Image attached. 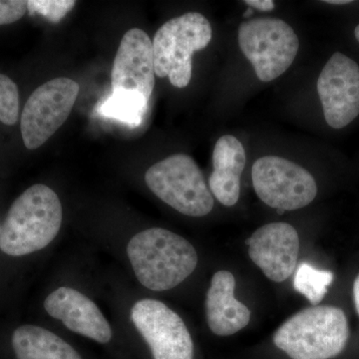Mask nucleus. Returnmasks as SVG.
<instances>
[{
    "label": "nucleus",
    "mask_w": 359,
    "mask_h": 359,
    "mask_svg": "<svg viewBox=\"0 0 359 359\" xmlns=\"http://www.w3.org/2000/svg\"><path fill=\"white\" fill-rule=\"evenodd\" d=\"M127 255L139 282L154 292L174 289L197 268L198 254L185 238L162 228L130 240Z\"/></svg>",
    "instance_id": "nucleus-1"
},
{
    "label": "nucleus",
    "mask_w": 359,
    "mask_h": 359,
    "mask_svg": "<svg viewBox=\"0 0 359 359\" xmlns=\"http://www.w3.org/2000/svg\"><path fill=\"white\" fill-rule=\"evenodd\" d=\"M62 218L57 194L41 184L30 187L9 209L0 231V250L21 257L44 249L58 235Z\"/></svg>",
    "instance_id": "nucleus-2"
},
{
    "label": "nucleus",
    "mask_w": 359,
    "mask_h": 359,
    "mask_svg": "<svg viewBox=\"0 0 359 359\" xmlns=\"http://www.w3.org/2000/svg\"><path fill=\"white\" fill-rule=\"evenodd\" d=\"M348 320L341 309L316 306L302 309L273 335V344L292 359H332L346 348Z\"/></svg>",
    "instance_id": "nucleus-3"
},
{
    "label": "nucleus",
    "mask_w": 359,
    "mask_h": 359,
    "mask_svg": "<svg viewBox=\"0 0 359 359\" xmlns=\"http://www.w3.org/2000/svg\"><path fill=\"white\" fill-rule=\"evenodd\" d=\"M209 20L199 13H188L164 23L153 39L156 76L169 78L177 88H185L192 78V56L212 40Z\"/></svg>",
    "instance_id": "nucleus-4"
},
{
    "label": "nucleus",
    "mask_w": 359,
    "mask_h": 359,
    "mask_svg": "<svg viewBox=\"0 0 359 359\" xmlns=\"http://www.w3.org/2000/svg\"><path fill=\"white\" fill-rule=\"evenodd\" d=\"M148 188L163 202L186 216L201 218L214 208V198L198 167L186 154L170 156L149 168Z\"/></svg>",
    "instance_id": "nucleus-5"
},
{
    "label": "nucleus",
    "mask_w": 359,
    "mask_h": 359,
    "mask_svg": "<svg viewBox=\"0 0 359 359\" xmlns=\"http://www.w3.org/2000/svg\"><path fill=\"white\" fill-rule=\"evenodd\" d=\"M238 45L257 78L271 82L294 63L299 40L292 26L280 18H255L238 26Z\"/></svg>",
    "instance_id": "nucleus-6"
},
{
    "label": "nucleus",
    "mask_w": 359,
    "mask_h": 359,
    "mask_svg": "<svg viewBox=\"0 0 359 359\" xmlns=\"http://www.w3.org/2000/svg\"><path fill=\"white\" fill-rule=\"evenodd\" d=\"M252 180L257 197L280 214L306 207L318 194L316 180L308 170L278 156L257 159Z\"/></svg>",
    "instance_id": "nucleus-7"
},
{
    "label": "nucleus",
    "mask_w": 359,
    "mask_h": 359,
    "mask_svg": "<svg viewBox=\"0 0 359 359\" xmlns=\"http://www.w3.org/2000/svg\"><path fill=\"white\" fill-rule=\"evenodd\" d=\"M80 86L70 78H54L30 95L21 115V136L29 150L41 147L69 117Z\"/></svg>",
    "instance_id": "nucleus-8"
},
{
    "label": "nucleus",
    "mask_w": 359,
    "mask_h": 359,
    "mask_svg": "<svg viewBox=\"0 0 359 359\" xmlns=\"http://www.w3.org/2000/svg\"><path fill=\"white\" fill-rule=\"evenodd\" d=\"M131 318L154 359H193V339L185 323L164 302L141 299L134 304Z\"/></svg>",
    "instance_id": "nucleus-9"
},
{
    "label": "nucleus",
    "mask_w": 359,
    "mask_h": 359,
    "mask_svg": "<svg viewBox=\"0 0 359 359\" xmlns=\"http://www.w3.org/2000/svg\"><path fill=\"white\" fill-rule=\"evenodd\" d=\"M318 93L328 126L342 129L359 115V65L335 52L321 70Z\"/></svg>",
    "instance_id": "nucleus-10"
},
{
    "label": "nucleus",
    "mask_w": 359,
    "mask_h": 359,
    "mask_svg": "<svg viewBox=\"0 0 359 359\" xmlns=\"http://www.w3.org/2000/svg\"><path fill=\"white\" fill-rule=\"evenodd\" d=\"M252 263L275 283H283L294 273L299 259V233L287 223H271L257 229L247 240Z\"/></svg>",
    "instance_id": "nucleus-11"
},
{
    "label": "nucleus",
    "mask_w": 359,
    "mask_h": 359,
    "mask_svg": "<svg viewBox=\"0 0 359 359\" xmlns=\"http://www.w3.org/2000/svg\"><path fill=\"white\" fill-rule=\"evenodd\" d=\"M153 45L147 33L132 28L125 33L111 72L112 91L136 92L150 100L155 87Z\"/></svg>",
    "instance_id": "nucleus-12"
},
{
    "label": "nucleus",
    "mask_w": 359,
    "mask_h": 359,
    "mask_svg": "<svg viewBox=\"0 0 359 359\" xmlns=\"http://www.w3.org/2000/svg\"><path fill=\"white\" fill-rule=\"evenodd\" d=\"M44 308L49 316L62 321L75 334L103 344L112 339L109 323L100 309L76 290L59 287L45 299Z\"/></svg>",
    "instance_id": "nucleus-13"
},
{
    "label": "nucleus",
    "mask_w": 359,
    "mask_h": 359,
    "mask_svg": "<svg viewBox=\"0 0 359 359\" xmlns=\"http://www.w3.org/2000/svg\"><path fill=\"white\" fill-rule=\"evenodd\" d=\"M236 278L228 271L212 276L205 297V318L212 334L230 337L249 325L250 311L235 297Z\"/></svg>",
    "instance_id": "nucleus-14"
},
{
    "label": "nucleus",
    "mask_w": 359,
    "mask_h": 359,
    "mask_svg": "<svg viewBox=\"0 0 359 359\" xmlns=\"http://www.w3.org/2000/svg\"><path fill=\"white\" fill-rule=\"evenodd\" d=\"M245 162L244 146L235 136L224 135L217 141L209 185L212 195L222 205L233 207L240 199L241 177Z\"/></svg>",
    "instance_id": "nucleus-15"
},
{
    "label": "nucleus",
    "mask_w": 359,
    "mask_h": 359,
    "mask_svg": "<svg viewBox=\"0 0 359 359\" xmlns=\"http://www.w3.org/2000/svg\"><path fill=\"white\" fill-rule=\"evenodd\" d=\"M11 341L18 359H81L65 340L36 325L16 328Z\"/></svg>",
    "instance_id": "nucleus-16"
},
{
    "label": "nucleus",
    "mask_w": 359,
    "mask_h": 359,
    "mask_svg": "<svg viewBox=\"0 0 359 359\" xmlns=\"http://www.w3.org/2000/svg\"><path fill=\"white\" fill-rule=\"evenodd\" d=\"M149 101L136 92L112 91L100 103L97 112L102 117L109 118L128 125L131 128L140 126L148 110Z\"/></svg>",
    "instance_id": "nucleus-17"
},
{
    "label": "nucleus",
    "mask_w": 359,
    "mask_h": 359,
    "mask_svg": "<svg viewBox=\"0 0 359 359\" xmlns=\"http://www.w3.org/2000/svg\"><path fill=\"white\" fill-rule=\"evenodd\" d=\"M334 273L321 271L308 263L299 264L294 278V287L313 306H318L327 294L328 287L334 282Z\"/></svg>",
    "instance_id": "nucleus-18"
},
{
    "label": "nucleus",
    "mask_w": 359,
    "mask_h": 359,
    "mask_svg": "<svg viewBox=\"0 0 359 359\" xmlns=\"http://www.w3.org/2000/svg\"><path fill=\"white\" fill-rule=\"evenodd\" d=\"M20 114V92L13 80L0 73V122L13 126Z\"/></svg>",
    "instance_id": "nucleus-19"
},
{
    "label": "nucleus",
    "mask_w": 359,
    "mask_h": 359,
    "mask_svg": "<svg viewBox=\"0 0 359 359\" xmlns=\"http://www.w3.org/2000/svg\"><path fill=\"white\" fill-rule=\"evenodd\" d=\"M75 1H27V11L30 14H40L51 22H59L74 7Z\"/></svg>",
    "instance_id": "nucleus-20"
},
{
    "label": "nucleus",
    "mask_w": 359,
    "mask_h": 359,
    "mask_svg": "<svg viewBox=\"0 0 359 359\" xmlns=\"http://www.w3.org/2000/svg\"><path fill=\"white\" fill-rule=\"evenodd\" d=\"M27 1L0 0V25H11L25 16Z\"/></svg>",
    "instance_id": "nucleus-21"
},
{
    "label": "nucleus",
    "mask_w": 359,
    "mask_h": 359,
    "mask_svg": "<svg viewBox=\"0 0 359 359\" xmlns=\"http://www.w3.org/2000/svg\"><path fill=\"white\" fill-rule=\"evenodd\" d=\"M248 6L256 8L257 11H271L275 8V2L271 0H245Z\"/></svg>",
    "instance_id": "nucleus-22"
},
{
    "label": "nucleus",
    "mask_w": 359,
    "mask_h": 359,
    "mask_svg": "<svg viewBox=\"0 0 359 359\" xmlns=\"http://www.w3.org/2000/svg\"><path fill=\"white\" fill-rule=\"evenodd\" d=\"M353 297L356 311H358L359 316V273L358 276H356L355 280H354L353 283Z\"/></svg>",
    "instance_id": "nucleus-23"
},
{
    "label": "nucleus",
    "mask_w": 359,
    "mask_h": 359,
    "mask_svg": "<svg viewBox=\"0 0 359 359\" xmlns=\"http://www.w3.org/2000/svg\"><path fill=\"white\" fill-rule=\"evenodd\" d=\"M325 4H334V6H344V4H353L351 0H327Z\"/></svg>",
    "instance_id": "nucleus-24"
},
{
    "label": "nucleus",
    "mask_w": 359,
    "mask_h": 359,
    "mask_svg": "<svg viewBox=\"0 0 359 359\" xmlns=\"http://www.w3.org/2000/svg\"><path fill=\"white\" fill-rule=\"evenodd\" d=\"M354 36H355L359 43V25L356 26L355 29H354Z\"/></svg>",
    "instance_id": "nucleus-25"
},
{
    "label": "nucleus",
    "mask_w": 359,
    "mask_h": 359,
    "mask_svg": "<svg viewBox=\"0 0 359 359\" xmlns=\"http://www.w3.org/2000/svg\"><path fill=\"white\" fill-rule=\"evenodd\" d=\"M0 231H1V226H0Z\"/></svg>",
    "instance_id": "nucleus-26"
}]
</instances>
